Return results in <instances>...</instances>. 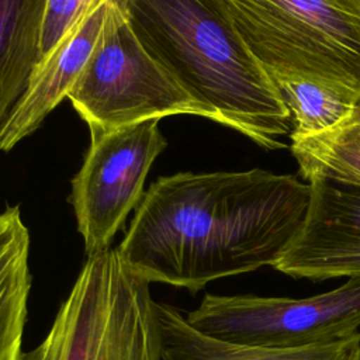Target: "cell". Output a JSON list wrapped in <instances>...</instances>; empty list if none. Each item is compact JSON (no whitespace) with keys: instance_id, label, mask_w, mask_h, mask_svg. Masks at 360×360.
<instances>
[{"instance_id":"6da1fadb","label":"cell","mask_w":360,"mask_h":360,"mask_svg":"<svg viewBox=\"0 0 360 360\" xmlns=\"http://www.w3.org/2000/svg\"><path fill=\"white\" fill-rule=\"evenodd\" d=\"M309 193L298 177L262 169L159 177L117 250L146 281L197 292L273 266L298 232Z\"/></svg>"},{"instance_id":"7a4b0ae2","label":"cell","mask_w":360,"mask_h":360,"mask_svg":"<svg viewBox=\"0 0 360 360\" xmlns=\"http://www.w3.org/2000/svg\"><path fill=\"white\" fill-rule=\"evenodd\" d=\"M146 52L207 112L264 149L291 114L238 32L225 0H117Z\"/></svg>"},{"instance_id":"3957f363","label":"cell","mask_w":360,"mask_h":360,"mask_svg":"<svg viewBox=\"0 0 360 360\" xmlns=\"http://www.w3.org/2000/svg\"><path fill=\"white\" fill-rule=\"evenodd\" d=\"M149 285L117 248L87 255L49 332L22 360H162Z\"/></svg>"},{"instance_id":"277c9868","label":"cell","mask_w":360,"mask_h":360,"mask_svg":"<svg viewBox=\"0 0 360 360\" xmlns=\"http://www.w3.org/2000/svg\"><path fill=\"white\" fill-rule=\"evenodd\" d=\"M266 73H297L360 93V0H225Z\"/></svg>"},{"instance_id":"5b68a950","label":"cell","mask_w":360,"mask_h":360,"mask_svg":"<svg viewBox=\"0 0 360 360\" xmlns=\"http://www.w3.org/2000/svg\"><path fill=\"white\" fill-rule=\"evenodd\" d=\"M68 98L90 132L176 114L207 118L204 107L146 52L117 0H108L98 39Z\"/></svg>"},{"instance_id":"8992f818","label":"cell","mask_w":360,"mask_h":360,"mask_svg":"<svg viewBox=\"0 0 360 360\" xmlns=\"http://www.w3.org/2000/svg\"><path fill=\"white\" fill-rule=\"evenodd\" d=\"M200 332L243 346L300 349L343 340L360 326V277L307 298L214 295L186 315Z\"/></svg>"},{"instance_id":"52a82bcc","label":"cell","mask_w":360,"mask_h":360,"mask_svg":"<svg viewBox=\"0 0 360 360\" xmlns=\"http://www.w3.org/2000/svg\"><path fill=\"white\" fill-rule=\"evenodd\" d=\"M158 122L90 132V148L70 194L86 255L111 248L129 211L141 202L146 174L166 148Z\"/></svg>"},{"instance_id":"ba28073f","label":"cell","mask_w":360,"mask_h":360,"mask_svg":"<svg viewBox=\"0 0 360 360\" xmlns=\"http://www.w3.org/2000/svg\"><path fill=\"white\" fill-rule=\"evenodd\" d=\"M305 218L273 267L295 278L360 277V184L312 176Z\"/></svg>"},{"instance_id":"9c48e42d","label":"cell","mask_w":360,"mask_h":360,"mask_svg":"<svg viewBox=\"0 0 360 360\" xmlns=\"http://www.w3.org/2000/svg\"><path fill=\"white\" fill-rule=\"evenodd\" d=\"M107 6L108 0L98 3L31 77L27 91L0 127V150H10L32 134L46 115L68 97L94 49Z\"/></svg>"},{"instance_id":"30bf717a","label":"cell","mask_w":360,"mask_h":360,"mask_svg":"<svg viewBox=\"0 0 360 360\" xmlns=\"http://www.w3.org/2000/svg\"><path fill=\"white\" fill-rule=\"evenodd\" d=\"M162 360H360V332L347 339L300 349L231 343L191 326L179 309L156 302Z\"/></svg>"},{"instance_id":"8fae6325","label":"cell","mask_w":360,"mask_h":360,"mask_svg":"<svg viewBox=\"0 0 360 360\" xmlns=\"http://www.w3.org/2000/svg\"><path fill=\"white\" fill-rule=\"evenodd\" d=\"M30 232L18 205L0 212V360H22L31 290Z\"/></svg>"},{"instance_id":"7c38bea8","label":"cell","mask_w":360,"mask_h":360,"mask_svg":"<svg viewBox=\"0 0 360 360\" xmlns=\"http://www.w3.org/2000/svg\"><path fill=\"white\" fill-rule=\"evenodd\" d=\"M48 0H0V127L34 75Z\"/></svg>"},{"instance_id":"4fadbf2b","label":"cell","mask_w":360,"mask_h":360,"mask_svg":"<svg viewBox=\"0 0 360 360\" xmlns=\"http://www.w3.org/2000/svg\"><path fill=\"white\" fill-rule=\"evenodd\" d=\"M287 105L294 136L325 131L360 104V93L322 79L297 73H267Z\"/></svg>"},{"instance_id":"5bb4252c","label":"cell","mask_w":360,"mask_h":360,"mask_svg":"<svg viewBox=\"0 0 360 360\" xmlns=\"http://www.w3.org/2000/svg\"><path fill=\"white\" fill-rule=\"evenodd\" d=\"M291 153L301 176L360 184V104L333 127L305 135H291Z\"/></svg>"},{"instance_id":"9a60e30c","label":"cell","mask_w":360,"mask_h":360,"mask_svg":"<svg viewBox=\"0 0 360 360\" xmlns=\"http://www.w3.org/2000/svg\"><path fill=\"white\" fill-rule=\"evenodd\" d=\"M103 0H48L34 75ZM32 75V76H34Z\"/></svg>"}]
</instances>
